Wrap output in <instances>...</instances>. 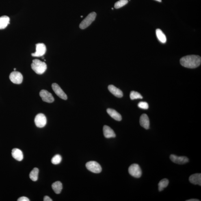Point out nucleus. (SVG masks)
Wrapping results in <instances>:
<instances>
[{
  "label": "nucleus",
  "instance_id": "nucleus-25",
  "mask_svg": "<svg viewBox=\"0 0 201 201\" xmlns=\"http://www.w3.org/2000/svg\"><path fill=\"white\" fill-rule=\"evenodd\" d=\"M128 2V0H120L115 3L114 7L116 9L120 8L126 5Z\"/></svg>",
  "mask_w": 201,
  "mask_h": 201
},
{
  "label": "nucleus",
  "instance_id": "nucleus-24",
  "mask_svg": "<svg viewBox=\"0 0 201 201\" xmlns=\"http://www.w3.org/2000/svg\"><path fill=\"white\" fill-rule=\"evenodd\" d=\"M130 98L132 100H134L137 99H142L143 97L139 92L132 91L130 92Z\"/></svg>",
  "mask_w": 201,
  "mask_h": 201
},
{
  "label": "nucleus",
  "instance_id": "nucleus-29",
  "mask_svg": "<svg viewBox=\"0 0 201 201\" xmlns=\"http://www.w3.org/2000/svg\"><path fill=\"white\" fill-rule=\"evenodd\" d=\"M199 200L197 199H191L189 200H187L186 201H199Z\"/></svg>",
  "mask_w": 201,
  "mask_h": 201
},
{
  "label": "nucleus",
  "instance_id": "nucleus-3",
  "mask_svg": "<svg viewBox=\"0 0 201 201\" xmlns=\"http://www.w3.org/2000/svg\"><path fill=\"white\" fill-rule=\"evenodd\" d=\"M96 14L95 12H91L89 14L80 24V29H85L89 27L96 19Z\"/></svg>",
  "mask_w": 201,
  "mask_h": 201
},
{
  "label": "nucleus",
  "instance_id": "nucleus-13",
  "mask_svg": "<svg viewBox=\"0 0 201 201\" xmlns=\"http://www.w3.org/2000/svg\"><path fill=\"white\" fill-rule=\"evenodd\" d=\"M189 181L191 183L194 185H201V174L197 173L191 175L189 178Z\"/></svg>",
  "mask_w": 201,
  "mask_h": 201
},
{
  "label": "nucleus",
  "instance_id": "nucleus-9",
  "mask_svg": "<svg viewBox=\"0 0 201 201\" xmlns=\"http://www.w3.org/2000/svg\"><path fill=\"white\" fill-rule=\"evenodd\" d=\"M52 88L54 92L59 97L64 100H66L68 98L67 95L64 92L59 86L56 83H53L52 85Z\"/></svg>",
  "mask_w": 201,
  "mask_h": 201
},
{
  "label": "nucleus",
  "instance_id": "nucleus-14",
  "mask_svg": "<svg viewBox=\"0 0 201 201\" xmlns=\"http://www.w3.org/2000/svg\"><path fill=\"white\" fill-rule=\"evenodd\" d=\"M109 92L118 98H122L123 96V93L120 89L117 88L113 85H109L108 87Z\"/></svg>",
  "mask_w": 201,
  "mask_h": 201
},
{
  "label": "nucleus",
  "instance_id": "nucleus-1",
  "mask_svg": "<svg viewBox=\"0 0 201 201\" xmlns=\"http://www.w3.org/2000/svg\"><path fill=\"white\" fill-rule=\"evenodd\" d=\"M180 63L182 66L185 68H195L200 65L201 58L198 55L187 56L181 59Z\"/></svg>",
  "mask_w": 201,
  "mask_h": 201
},
{
  "label": "nucleus",
  "instance_id": "nucleus-21",
  "mask_svg": "<svg viewBox=\"0 0 201 201\" xmlns=\"http://www.w3.org/2000/svg\"><path fill=\"white\" fill-rule=\"evenodd\" d=\"M39 169L35 168L31 171L29 174V178L34 181H36L38 180Z\"/></svg>",
  "mask_w": 201,
  "mask_h": 201
},
{
  "label": "nucleus",
  "instance_id": "nucleus-26",
  "mask_svg": "<svg viewBox=\"0 0 201 201\" xmlns=\"http://www.w3.org/2000/svg\"><path fill=\"white\" fill-rule=\"evenodd\" d=\"M139 107L141 109H146L149 108V105L148 103L145 102H141L138 104Z\"/></svg>",
  "mask_w": 201,
  "mask_h": 201
},
{
  "label": "nucleus",
  "instance_id": "nucleus-30",
  "mask_svg": "<svg viewBox=\"0 0 201 201\" xmlns=\"http://www.w3.org/2000/svg\"><path fill=\"white\" fill-rule=\"evenodd\" d=\"M156 1H157L158 2H162V0H156Z\"/></svg>",
  "mask_w": 201,
  "mask_h": 201
},
{
  "label": "nucleus",
  "instance_id": "nucleus-27",
  "mask_svg": "<svg viewBox=\"0 0 201 201\" xmlns=\"http://www.w3.org/2000/svg\"><path fill=\"white\" fill-rule=\"evenodd\" d=\"M18 201H29V199L26 197H21L19 198Z\"/></svg>",
  "mask_w": 201,
  "mask_h": 201
},
{
  "label": "nucleus",
  "instance_id": "nucleus-19",
  "mask_svg": "<svg viewBox=\"0 0 201 201\" xmlns=\"http://www.w3.org/2000/svg\"><path fill=\"white\" fill-rule=\"evenodd\" d=\"M52 188L56 194H59L62 190V184L60 181H56L52 184Z\"/></svg>",
  "mask_w": 201,
  "mask_h": 201
},
{
  "label": "nucleus",
  "instance_id": "nucleus-22",
  "mask_svg": "<svg viewBox=\"0 0 201 201\" xmlns=\"http://www.w3.org/2000/svg\"><path fill=\"white\" fill-rule=\"evenodd\" d=\"M169 181L167 178L163 179L160 181L158 184V190L159 191H161L168 185Z\"/></svg>",
  "mask_w": 201,
  "mask_h": 201
},
{
  "label": "nucleus",
  "instance_id": "nucleus-4",
  "mask_svg": "<svg viewBox=\"0 0 201 201\" xmlns=\"http://www.w3.org/2000/svg\"><path fill=\"white\" fill-rule=\"evenodd\" d=\"M128 171L130 175L136 178H140L142 175V171L137 164L134 163L130 165Z\"/></svg>",
  "mask_w": 201,
  "mask_h": 201
},
{
  "label": "nucleus",
  "instance_id": "nucleus-28",
  "mask_svg": "<svg viewBox=\"0 0 201 201\" xmlns=\"http://www.w3.org/2000/svg\"><path fill=\"white\" fill-rule=\"evenodd\" d=\"M44 201H52L53 200L50 198L48 196H45L44 197Z\"/></svg>",
  "mask_w": 201,
  "mask_h": 201
},
{
  "label": "nucleus",
  "instance_id": "nucleus-2",
  "mask_svg": "<svg viewBox=\"0 0 201 201\" xmlns=\"http://www.w3.org/2000/svg\"><path fill=\"white\" fill-rule=\"evenodd\" d=\"M31 67L32 69L37 74H44L47 68L45 63L37 59L33 60Z\"/></svg>",
  "mask_w": 201,
  "mask_h": 201
},
{
  "label": "nucleus",
  "instance_id": "nucleus-33",
  "mask_svg": "<svg viewBox=\"0 0 201 201\" xmlns=\"http://www.w3.org/2000/svg\"><path fill=\"white\" fill-rule=\"evenodd\" d=\"M112 9H113V8H112Z\"/></svg>",
  "mask_w": 201,
  "mask_h": 201
},
{
  "label": "nucleus",
  "instance_id": "nucleus-11",
  "mask_svg": "<svg viewBox=\"0 0 201 201\" xmlns=\"http://www.w3.org/2000/svg\"><path fill=\"white\" fill-rule=\"evenodd\" d=\"M170 159L173 163L178 164H184L189 161L188 158L185 156H178L173 154H171Z\"/></svg>",
  "mask_w": 201,
  "mask_h": 201
},
{
  "label": "nucleus",
  "instance_id": "nucleus-12",
  "mask_svg": "<svg viewBox=\"0 0 201 201\" xmlns=\"http://www.w3.org/2000/svg\"><path fill=\"white\" fill-rule=\"evenodd\" d=\"M140 124L145 129H148L150 128V122L149 117L146 114H142L140 118Z\"/></svg>",
  "mask_w": 201,
  "mask_h": 201
},
{
  "label": "nucleus",
  "instance_id": "nucleus-15",
  "mask_svg": "<svg viewBox=\"0 0 201 201\" xmlns=\"http://www.w3.org/2000/svg\"><path fill=\"white\" fill-rule=\"evenodd\" d=\"M104 136L107 138L115 137L116 135L112 129L107 126H104L103 128Z\"/></svg>",
  "mask_w": 201,
  "mask_h": 201
},
{
  "label": "nucleus",
  "instance_id": "nucleus-7",
  "mask_svg": "<svg viewBox=\"0 0 201 201\" xmlns=\"http://www.w3.org/2000/svg\"><path fill=\"white\" fill-rule=\"evenodd\" d=\"M34 122L37 127H43L47 124L46 117L43 114H39L35 117Z\"/></svg>",
  "mask_w": 201,
  "mask_h": 201
},
{
  "label": "nucleus",
  "instance_id": "nucleus-20",
  "mask_svg": "<svg viewBox=\"0 0 201 201\" xmlns=\"http://www.w3.org/2000/svg\"><path fill=\"white\" fill-rule=\"evenodd\" d=\"M156 36L160 42L163 43H165L167 42L166 37L161 30L159 29H156Z\"/></svg>",
  "mask_w": 201,
  "mask_h": 201
},
{
  "label": "nucleus",
  "instance_id": "nucleus-18",
  "mask_svg": "<svg viewBox=\"0 0 201 201\" xmlns=\"http://www.w3.org/2000/svg\"><path fill=\"white\" fill-rule=\"evenodd\" d=\"M10 18L8 16H2L0 17V29H5L9 24Z\"/></svg>",
  "mask_w": 201,
  "mask_h": 201
},
{
  "label": "nucleus",
  "instance_id": "nucleus-8",
  "mask_svg": "<svg viewBox=\"0 0 201 201\" xmlns=\"http://www.w3.org/2000/svg\"><path fill=\"white\" fill-rule=\"evenodd\" d=\"M46 51V47L43 43H38L36 44V51L31 54L33 57H40L42 56Z\"/></svg>",
  "mask_w": 201,
  "mask_h": 201
},
{
  "label": "nucleus",
  "instance_id": "nucleus-16",
  "mask_svg": "<svg viewBox=\"0 0 201 201\" xmlns=\"http://www.w3.org/2000/svg\"><path fill=\"white\" fill-rule=\"evenodd\" d=\"M12 157L17 161H20L23 159V154L22 151L17 148L13 149L12 151Z\"/></svg>",
  "mask_w": 201,
  "mask_h": 201
},
{
  "label": "nucleus",
  "instance_id": "nucleus-5",
  "mask_svg": "<svg viewBox=\"0 0 201 201\" xmlns=\"http://www.w3.org/2000/svg\"><path fill=\"white\" fill-rule=\"evenodd\" d=\"M86 167L88 170L93 173H99L102 171L101 166L96 161H91L87 162L86 164Z\"/></svg>",
  "mask_w": 201,
  "mask_h": 201
},
{
  "label": "nucleus",
  "instance_id": "nucleus-10",
  "mask_svg": "<svg viewBox=\"0 0 201 201\" xmlns=\"http://www.w3.org/2000/svg\"><path fill=\"white\" fill-rule=\"evenodd\" d=\"M40 96L42 98L43 101L48 103H52L55 100L51 94L45 90L41 91L40 92Z\"/></svg>",
  "mask_w": 201,
  "mask_h": 201
},
{
  "label": "nucleus",
  "instance_id": "nucleus-17",
  "mask_svg": "<svg viewBox=\"0 0 201 201\" xmlns=\"http://www.w3.org/2000/svg\"><path fill=\"white\" fill-rule=\"evenodd\" d=\"M107 112L112 118L114 119V120L118 121H120L122 120V117L121 115L118 113L115 110L108 109L107 110Z\"/></svg>",
  "mask_w": 201,
  "mask_h": 201
},
{
  "label": "nucleus",
  "instance_id": "nucleus-23",
  "mask_svg": "<svg viewBox=\"0 0 201 201\" xmlns=\"http://www.w3.org/2000/svg\"><path fill=\"white\" fill-rule=\"evenodd\" d=\"M61 160H62L61 156L60 154H57L52 158L51 162L53 164L57 165L61 163Z\"/></svg>",
  "mask_w": 201,
  "mask_h": 201
},
{
  "label": "nucleus",
  "instance_id": "nucleus-6",
  "mask_svg": "<svg viewBox=\"0 0 201 201\" xmlns=\"http://www.w3.org/2000/svg\"><path fill=\"white\" fill-rule=\"evenodd\" d=\"M9 79L12 83L16 84L21 83L23 81V76L20 72L14 71L11 73Z\"/></svg>",
  "mask_w": 201,
  "mask_h": 201
},
{
  "label": "nucleus",
  "instance_id": "nucleus-31",
  "mask_svg": "<svg viewBox=\"0 0 201 201\" xmlns=\"http://www.w3.org/2000/svg\"><path fill=\"white\" fill-rule=\"evenodd\" d=\"M14 70H16V68H15V69H14Z\"/></svg>",
  "mask_w": 201,
  "mask_h": 201
},
{
  "label": "nucleus",
  "instance_id": "nucleus-32",
  "mask_svg": "<svg viewBox=\"0 0 201 201\" xmlns=\"http://www.w3.org/2000/svg\"><path fill=\"white\" fill-rule=\"evenodd\" d=\"M81 18L83 17V16H81Z\"/></svg>",
  "mask_w": 201,
  "mask_h": 201
}]
</instances>
